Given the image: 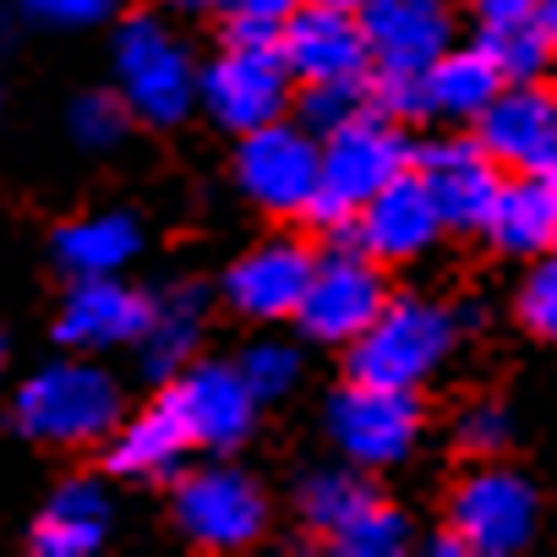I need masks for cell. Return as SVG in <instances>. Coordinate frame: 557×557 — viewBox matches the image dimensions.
Instances as JSON below:
<instances>
[{"label": "cell", "instance_id": "6da1fadb", "mask_svg": "<svg viewBox=\"0 0 557 557\" xmlns=\"http://www.w3.org/2000/svg\"><path fill=\"white\" fill-rule=\"evenodd\" d=\"M126 405V377L104 356L55 350L12 383L7 421L23 443L45 454H99Z\"/></svg>", "mask_w": 557, "mask_h": 557}, {"label": "cell", "instance_id": "7a4b0ae2", "mask_svg": "<svg viewBox=\"0 0 557 557\" xmlns=\"http://www.w3.org/2000/svg\"><path fill=\"white\" fill-rule=\"evenodd\" d=\"M110 88L126 99L132 121L143 132H181L186 121H197V66L202 55L191 50V39L181 34V23L170 12L148 7H126L110 28Z\"/></svg>", "mask_w": 557, "mask_h": 557}, {"label": "cell", "instance_id": "3957f363", "mask_svg": "<svg viewBox=\"0 0 557 557\" xmlns=\"http://www.w3.org/2000/svg\"><path fill=\"white\" fill-rule=\"evenodd\" d=\"M459 345H465L459 301H443L432 290H388L377 318L339 350V361H345V377L426 394L432 383L448 377V367L459 361Z\"/></svg>", "mask_w": 557, "mask_h": 557}, {"label": "cell", "instance_id": "277c9868", "mask_svg": "<svg viewBox=\"0 0 557 557\" xmlns=\"http://www.w3.org/2000/svg\"><path fill=\"white\" fill-rule=\"evenodd\" d=\"M170 530L208 557H240L273 535V492L240 454H191L164 486Z\"/></svg>", "mask_w": 557, "mask_h": 557}, {"label": "cell", "instance_id": "5b68a950", "mask_svg": "<svg viewBox=\"0 0 557 557\" xmlns=\"http://www.w3.org/2000/svg\"><path fill=\"white\" fill-rule=\"evenodd\" d=\"M416 137L405 121H394L388 110L367 104L361 115H350L345 126H334L323 137V175H318V197L307 202L301 224L339 240L356 224V208L367 197H377L388 181H399L410 170Z\"/></svg>", "mask_w": 557, "mask_h": 557}, {"label": "cell", "instance_id": "8992f818", "mask_svg": "<svg viewBox=\"0 0 557 557\" xmlns=\"http://www.w3.org/2000/svg\"><path fill=\"white\" fill-rule=\"evenodd\" d=\"M318 432H323L334 459H345V465H356V470L383 481V475H399V470H410L421 459L432 421H426L421 394L345 377V383H334L323 394Z\"/></svg>", "mask_w": 557, "mask_h": 557}, {"label": "cell", "instance_id": "52a82bcc", "mask_svg": "<svg viewBox=\"0 0 557 557\" xmlns=\"http://www.w3.org/2000/svg\"><path fill=\"white\" fill-rule=\"evenodd\" d=\"M546 519V497L524 465L508 459H475L459 465V475L443 492V524L465 541L470 557H519L535 546Z\"/></svg>", "mask_w": 557, "mask_h": 557}, {"label": "cell", "instance_id": "ba28073f", "mask_svg": "<svg viewBox=\"0 0 557 557\" xmlns=\"http://www.w3.org/2000/svg\"><path fill=\"white\" fill-rule=\"evenodd\" d=\"M318 175H323V137L307 132L296 115H278L257 132L230 137V191L273 224H301L307 202L318 197Z\"/></svg>", "mask_w": 557, "mask_h": 557}, {"label": "cell", "instance_id": "9c48e42d", "mask_svg": "<svg viewBox=\"0 0 557 557\" xmlns=\"http://www.w3.org/2000/svg\"><path fill=\"white\" fill-rule=\"evenodd\" d=\"M318 246L301 230H268L257 240H246L213 278V301L230 323L240 329H278L290 323L301 296H307V278H312Z\"/></svg>", "mask_w": 557, "mask_h": 557}, {"label": "cell", "instance_id": "30bf717a", "mask_svg": "<svg viewBox=\"0 0 557 557\" xmlns=\"http://www.w3.org/2000/svg\"><path fill=\"white\" fill-rule=\"evenodd\" d=\"M290 99H296V77L285 55H278V45L219 39V50L202 55L197 66V115L224 137H240L290 115Z\"/></svg>", "mask_w": 557, "mask_h": 557}, {"label": "cell", "instance_id": "8fae6325", "mask_svg": "<svg viewBox=\"0 0 557 557\" xmlns=\"http://www.w3.org/2000/svg\"><path fill=\"white\" fill-rule=\"evenodd\" d=\"M388 268L377 257H367L350 235L318 246V262H312V278H307V296L290 318V329L307 339V350H329L339 356L372 318L377 307L388 301Z\"/></svg>", "mask_w": 557, "mask_h": 557}, {"label": "cell", "instance_id": "7c38bea8", "mask_svg": "<svg viewBox=\"0 0 557 557\" xmlns=\"http://www.w3.org/2000/svg\"><path fill=\"white\" fill-rule=\"evenodd\" d=\"M159 399L175 410L197 454H240L262 426V399L246 388L235 356H191L170 383H159Z\"/></svg>", "mask_w": 557, "mask_h": 557}, {"label": "cell", "instance_id": "4fadbf2b", "mask_svg": "<svg viewBox=\"0 0 557 557\" xmlns=\"http://www.w3.org/2000/svg\"><path fill=\"white\" fill-rule=\"evenodd\" d=\"M410 170L426 186L432 208L443 213L448 240H475V230H481V219H486V208H492V197L503 186V170L475 143V132H465V126H432L426 137H416Z\"/></svg>", "mask_w": 557, "mask_h": 557}, {"label": "cell", "instance_id": "5bb4252c", "mask_svg": "<svg viewBox=\"0 0 557 557\" xmlns=\"http://www.w3.org/2000/svg\"><path fill=\"white\" fill-rule=\"evenodd\" d=\"M153 290L132 285V273H88V278H66L55 318H50V339L55 350H83V356H115L132 350L143 323H148Z\"/></svg>", "mask_w": 557, "mask_h": 557}, {"label": "cell", "instance_id": "9a60e30c", "mask_svg": "<svg viewBox=\"0 0 557 557\" xmlns=\"http://www.w3.org/2000/svg\"><path fill=\"white\" fill-rule=\"evenodd\" d=\"M475 143L497 159L503 175H552L557 170V83H503L481 121Z\"/></svg>", "mask_w": 557, "mask_h": 557}, {"label": "cell", "instance_id": "2e32d148", "mask_svg": "<svg viewBox=\"0 0 557 557\" xmlns=\"http://www.w3.org/2000/svg\"><path fill=\"white\" fill-rule=\"evenodd\" d=\"M350 240L377 257L388 273H405V268H421L443 251L448 240V224L443 213L432 208L426 186L416 181V170H405L399 181H388L377 197H367L356 208V224H350Z\"/></svg>", "mask_w": 557, "mask_h": 557}, {"label": "cell", "instance_id": "e0dca14e", "mask_svg": "<svg viewBox=\"0 0 557 557\" xmlns=\"http://www.w3.org/2000/svg\"><path fill=\"white\" fill-rule=\"evenodd\" d=\"M356 17L372 50V72H421L465 39L459 0H367Z\"/></svg>", "mask_w": 557, "mask_h": 557}, {"label": "cell", "instance_id": "ac0fdd59", "mask_svg": "<svg viewBox=\"0 0 557 557\" xmlns=\"http://www.w3.org/2000/svg\"><path fill=\"white\" fill-rule=\"evenodd\" d=\"M213 285H202V278H164V285L153 290V307H148V323L132 345L137 356V372L159 388L170 383L191 356L208 350V334H213Z\"/></svg>", "mask_w": 557, "mask_h": 557}, {"label": "cell", "instance_id": "d6986e66", "mask_svg": "<svg viewBox=\"0 0 557 557\" xmlns=\"http://www.w3.org/2000/svg\"><path fill=\"white\" fill-rule=\"evenodd\" d=\"M115 535V481L104 470H72L55 481L28 524L34 557H99Z\"/></svg>", "mask_w": 557, "mask_h": 557}, {"label": "cell", "instance_id": "ffe728a7", "mask_svg": "<svg viewBox=\"0 0 557 557\" xmlns=\"http://www.w3.org/2000/svg\"><path fill=\"white\" fill-rule=\"evenodd\" d=\"M278 55H285L296 88L301 83H367L372 72V50H367V34H361V17L356 12H334V7H301L290 12V23L278 28Z\"/></svg>", "mask_w": 557, "mask_h": 557}, {"label": "cell", "instance_id": "44dd1931", "mask_svg": "<svg viewBox=\"0 0 557 557\" xmlns=\"http://www.w3.org/2000/svg\"><path fill=\"white\" fill-rule=\"evenodd\" d=\"M191 437L186 426L175 421V410L153 394L148 405H126V416L115 421V432L104 437L99 448V470L115 481V486H170L186 459H191Z\"/></svg>", "mask_w": 557, "mask_h": 557}, {"label": "cell", "instance_id": "7402d4cb", "mask_svg": "<svg viewBox=\"0 0 557 557\" xmlns=\"http://www.w3.org/2000/svg\"><path fill=\"white\" fill-rule=\"evenodd\" d=\"M475 240L497 262H535L557 251V175H503Z\"/></svg>", "mask_w": 557, "mask_h": 557}, {"label": "cell", "instance_id": "603a6c76", "mask_svg": "<svg viewBox=\"0 0 557 557\" xmlns=\"http://www.w3.org/2000/svg\"><path fill=\"white\" fill-rule=\"evenodd\" d=\"M148 251V224L132 208H83L50 230V262L61 278L132 273Z\"/></svg>", "mask_w": 557, "mask_h": 557}, {"label": "cell", "instance_id": "cb8c5ba5", "mask_svg": "<svg viewBox=\"0 0 557 557\" xmlns=\"http://www.w3.org/2000/svg\"><path fill=\"white\" fill-rule=\"evenodd\" d=\"M416 83H421V126H465V132L481 121V110L503 88L497 66L486 61L475 39L448 45L432 66H421Z\"/></svg>", "mask_w": 557, "mask_h": 557}, {"label": "cell", "instance_id": "d4e9b609", "mask_svg": "<svg viewBox=\"0 0 557 557\" xmlns=\"http://www.w3.org/2000/svg\"><path fill=\"white\" fill-rule=\"evenodd\" d=\"M377 492H383L377 475H367V470H356V465H345V459L329 454V459L296 470V481H290V519H296L307 535L329 541V535H334L356 508H367Z\"/></svg>", "mask_w": 557, "mask_h": 557}, {"label": "cell", "instance_id": "484cf974", "mask_svg": "<svg viewBox=\"0 0 557 557\" xmlns=\"http://www.w3.org/2000/svg\"><path fill=\"white\" fill-rule=\"evenodd\" d=\"M235 367L246 377V388L262 399V410L285 405L307 388V339L278 323V329H246L240 350H235Z\"/></svg>", "mask_w": 557, "mask_h": 557}, {"label": "cell", "instance_id": "4316f807", "mask_svg": "<svg viewBox=\"0 0 557 557\" xmlns=\"http://www.w3.org/2000/svg\"><path fill=\"white\" fill-rule=\"evenodd\" d=\"M470 39L486 50V61L497 66L503 83H535L557 72V50L541 28L535 12H503V17H481L470 23Z\"/></svg>", "mask_w": 557, "mask_h": 557}, {"label": "cell", "instance_id": "83f0119b", "mask_svg": "<svg viewBox=\"0 0 557 557\" xmlns=\"http://www.w3.org/2000/svg\"><path fill=\"white\" fill-rule=\"evenodd\" d=\"M448 454L459 465H475V459H508L513 443H519V416L503 394H470L448 410Z\"/></svg>", "mask_w": 557, "mask_h": 557}, {"label": "cell", "instance_id": "f1b7e54d", "mask_svg": "<svg viewBox=\"0 0 557 557\" xmlns=\"http://www.w3.org/2000/svg\"><path fill=\"white\" fill-rule=\"evenodd\" d=\"M416 541H421V530H416L410 508L394 503L388 492H377V497H372L367 508H356L323 546H329L334 557H405V552H416Z\"/></svg>", "mask_w": 557, "mask_h": 557}, {"label": "cell", "instance_id": "f546056e", "mask_svg": "<svg viewBox=\"0 0 557 557\" xmlns=\"http://www.w3.org/2000/svg\"><path fill=\"white\" fill-rule=\"evenodd\" d=\"M61 126H66L72 148H77V153H88V159H110V153H121V148H126V137L137 132V121H132L126 99H121L110 83H104V88H83V94H72V104H66Z\"/></svg>", "mask_w": 557, "mask_h": 557}, {"label": "cell", "instance_id": "4dcf8cb0", "mask_svg": "<svg viewBox=\"0 0 557 557\" xmlns=\"http://www.w3.org/2000/svg\"><path fill=\"white\" fill-rule=\"evenodd\" d=\"M508 318L519 323V334L557 350V251L524 262L519 285H513V301H508Z\"/></svg>", "mask_w": 557, "mask_h": 557}, {"label": "cell", "instance_id": "1f68e13d", "mask_svg": "<svg viewBox=\"0 0 557 557\" xmlns=\"http://www.w3.org/2000/svg\"><path fill=\"white\" fill-rule=\"evenodd\" d=\"M12 12L39 34L77 39V34H104L126 12V0H12Z\"/></svg>", "mask_w": 557, "mask_h": 557}, {"label": "cell", "instance_id": "d6a6232c", "mask_svg": "<svg viewBox=\"0 0 557 557\" xmlns=\"http://www.w3.org/2000/svg\"><path fill=\"white\" fill-rule=\"evenodd\" d=\"M367 104H372V99H367V83H301L296 99H290V115H296L307 132L329 137L334 126H345V121L361 115Z\"/></svg>", "mask_w": 557, "mask_h": 557}, {"label": "cell", "instance_id": "836d02e7", "mask_svg": "<svg viewBox=\"0 0 557 557\" xmlns=\"http://www.w3.org/2000/svg\"><path fill=\"white\" fill-rule=\"evenodd\" d=\"M301 0H219V28L224 39H257V45H273L278 28L290 23V12Z\"/></svg>", "mask_w": 557, "mask_h": 557}, {"label": "cell", "instance_id": "e575fe53", "mask_svg": "<svg viewBox=\"0 0 557 557\" xmlns=\"http://www.w3.org/2000/svg\"><path fill=\"white\" fill-rule=\"evenodd\" d=\"M159 12H170L175 23H197V17H213L219 0H153Z\"/></svg>", "mask_w": 557, "mask_h": 557}, {"label": "cell", "instance_id": "d590c367", "mask_svg": "<svg viewBox=\"0 0 557 557\" xmlns=\"http://www.w3.org/2000/svg\"><path fill=\"white\" fill-rule=\"evenodd\" d=\"M465 12H470V23H481V17H503V12H535V0H465Z\"/></svg>", "mask_w": 557, "mask_h": 557}, {"label": "cell", "instance_id": "8d00e7d4", "mask_svg": "<svg viewBox=\"0 0 557 557\" xmlns=\"http://www.w3.org/2000/svg\"><path fill=\"white\" fill-rule=\"evenodd\" d=\"M416 546H421V552H432V557H470V552H465V541H459L448 524H443L437 535H421Z\"/></svg>", "mask_w": 557, "mask_h": 557}, {"label": "cell", "instance_id": "74e56055", "mask_svg": "<svg viewBox=\"0 0 557 557\" xmlns=\"http://www.w3.org/2000/svg\"><path fill=\"white\" fill-rule=\"evenodd\" d=\"M535 17H541V28H546V39L557 50V0H535Z\"/></svg>", "mask_w": 557, "mask_h": 557}, {"label": "cell", "instance_id": "f35d334b", "mask_svg": "<svg viewBox=\"0 0 557 557\" xmlns=\"http://www.w3.org/2000/svg\"><path fill=\"white\" fill-rule=\"evenodd\" d=\"M7 372H12V339H7V329H0V383H7Z\"/></svg>", "mask_w": 557, "mask_h": 557}, {"label": "cell", "instance_id": "ab89813d", "mask_svg": "<svg viewBox=\"0 0 557 557\" xmlns=\"http://www.w3.org/2000/svg\"><path fill=\"white\" fill-rule=\"evenodd\" d=\"M312 7H334V12H361L367 0H312Z\"/></svg>", "mask_w": 557, "mask_h": 557}, {"label": "cell", "instance_id": "60d3db41", "mask_svg": "<svg viewBox=\"0 0 557 557\" xmlns=\"http://www.w3.org/2000/svg\"><path fill=\"white\" fill-rule=\"evenodd\" d=\"M552 175H557V170H552Z\"/></svg>", "mask_w": 557, "mask_h": 557}]
</instances>
